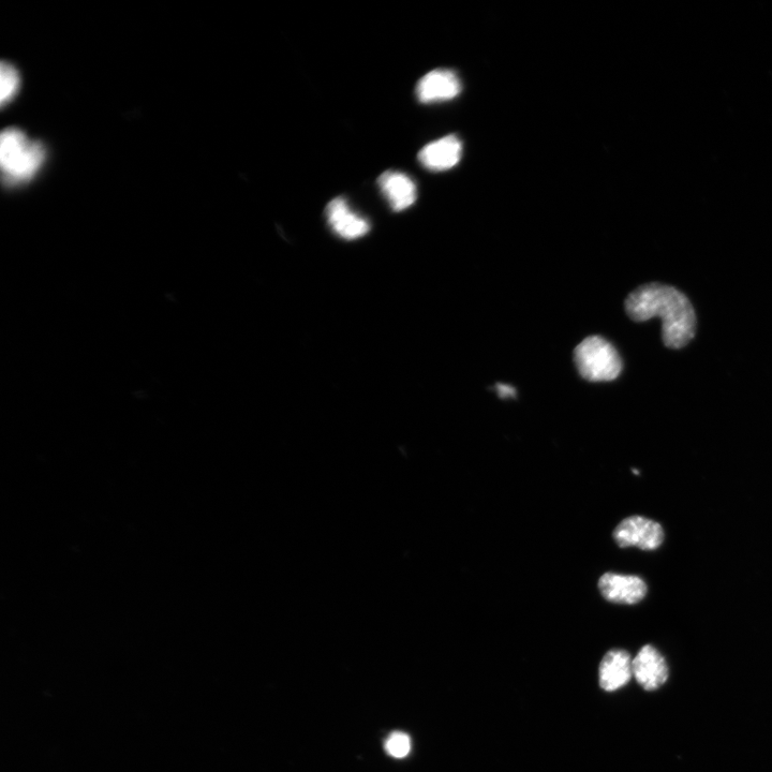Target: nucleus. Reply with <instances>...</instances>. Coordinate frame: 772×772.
I'll return each mask as SVG.
<instances>
[{
	"mask_svg": "<svg viewBox=\"0 0 772 772\" xmlns=\"http://www.w3.org/2000/svg\"><path fill=\"white\" fill-rule=\"evenodd\" d=\"M626 311L635 322L660 318L662 339L667 348H684L695 335L694 308L687 296L673 287L656 282L637 288L628 296Z\"/></svg>",
	"mask_w": 772,
	"mask_h": 772,
	"instance_id": "nucleus-1",
	"label": "nucleus"
},
{
	"mask_svg": "<svg viewBox=\"0 0 772 772\" xmlns=\"http://www.w3.org/2000/svg\"><path fill=\"white\" fill-rule=\"evenodd\" d=\"M46 150L41 143L29 141L20 129L10 128L0 138V163L8 185L32 180L43 165Z\"/></svg>",
	"mask_w": 772,
	"mask_h": 772,
	"instance_id": "nucleus-2",
	"label": "nucleus"
},
{
	"mask_svg": "<svg viewBox=\"0 0 772 772\" xmlns=\"http://www.w3.org/2000/svg\"><path fill=\"white\" fill-rule=\"evenodd\" d=\"M579 375L590 382H608L617 379L622 371V360L616 348L600 336H591L574 351Z\"/></svg>",
	"mask_w": 772,
	"mask_h": 772,
	"instance_id": "nucleus-3",
	"label": "nucleus"
},
{
	"mask_svg": "<svg viewBox=\"0 0 772 772\" xmlns=\"http://www.w3.org/2000/svg\"><path fill=\"white\" fill-rule=\"evenodd\" d=\"M614 540L620 547H636L643 551H655L664 542L663 527L644 516H630L616 527Z\"/></svg>",
	"mask_w": 772,
	"mask_h": 772,
	"instance_id": "nucleus-4",
	"label": "nucleus"
},
{
	"mask_svg": "<svg viewBox=\"0 0 772 772\" xmlns=\"http://www.w3.org/2000/svg\"><path fill=\"white\" fill-rule=\"evenodd\" d=\"M599 589L605 600L625 605L642 602L648 592L647 584L640 576L611 572L601 576Z\"/></svg>",
	"mask_w": 772,
	"mask_h": 772,
	"instance_id": "nucleus-5",
	"label": "nucleus"
},
{
	"mask_svg": "<svg viewBox=\"0 0 772 772\" xmlns=\"http://www.w3.org/2000/svg\"><path fill=\"white\" fill-rule=\"evenodd\" d=\"M326 219L332 230L347 241L361 239L369 230V221L354 213L344 198H336L326 206Z\"/></svg>",
	"mask_w": 772,
	"mask_h": 772,
	"instance_id": "nucleus-6",
	"label": "nucleus"
},
{
	"mask_svg": "<svg viewBox=\"0 0 772 772\" xmlns=\"http://www.w3.org/2000/svg\"><path fill=\"white\" fill-rule=\"evenodd\" d=\"M462 92V83L452 70L428 72L417 85V97L422 103L449 101Z\"/></svg>",
	"mask_w": 772,
	"mask_h": 772,
	"instance_id": "nucleus-7",
	"label": "nucleus"
},
{
	"mask_svg": "<svg viewBox=\"0 0 772 772\" xmlns=\"http://www.w3.org/2000/svg\"><path fill=\"white\" fill-rule=\"evenodd\" d=\"M633 676L647 691H655L661 688L668 678V667L661 652L646 645L633 660Z\"/></svg>",
	"mask_w": 772,
	"mask_h": 772,
	"instance_id": "nucleus-8",
	"label": "nucleus"
},
{
	"mask_svg": "<svg viewBox=\"0 0 772 772\" xmlns=\"http://www.w3.org/2000/svg\"><path fill=\"white\" fill-rule=\"evenodd\" d=\"M462 156V141L456 136H448L424 146L419 153V160L427 170L441 172L458 165Z\"/></svg>",
	"mask_w": 772,
	"mask_h": 772,
	"instance_id": "nucleus-9",
	"label": "nucleus"
},
{
	"mask_svg": "<svg viewBox=\"0 0 772 772\" xmlns=\"http://www.w3.org/2000/svg\"><path fill=\"white\" fill-rule=\"evenodd\" d=\"M378 184L396 213L409 209L418 199L417 185L405 173L386 171L378 178Z\"/></svg>",
	"mask_w": 772,
	"mask_h": 772,
	"instance_id": "nucleus-10",
	"label": "nucleus"
},
{
	"mask_svg": "<svg viewBox=\"0 0 772 772\" xmlns=\"http://www.w3.org/2000/svg\"><path fill=\"white\" fill-rule=\"evenodd\" d=\"M600 686L607 692L625 687L633 676V660L625 650H611L603 658L600 671Z\"/></svg>",
	"mask_w": 772,
	"mask_h": 772,
	"instance_id": "nucleus-11",
	"label": "nucleus"
},
{
	"mask_svg": "<svg viewBox=\"0 0 772 772\" xmlns=\"http://www.w3.org/2000/svg\"><path fill=\"white\" fill-rule=\"evenodd\" d=\"M0 80H2V92H0V98H2V105L5 106L14 96H16L20 86V76L16 68L11 64L3 62L2 69H0Z\"/></svg>",
	"mask_w": 772,
	"mask_h": 772,
	"instance_id": "nucleus-12",
	"label": "nucleus"
},
{
	"mask_svg": "<svg viewBox=\"0 0 772 772\" xmlns=\"http://www.w3.org/2000/svg\"><path fill=\"white\" fill-rule=\"evenodd\" d=\"M385 749L396 759H403L411 750L410 737L405 733L395 732L386 740Z\"/></svg>",
	"mask_w": 772,
	"mask_h": 772,
	"instance_id": "nucleus-13",
	"label": "nucleus"
},
{
	"mask_svg": "<svg viewBox=\"0 0 772 772\" xmlns=\"http://www.w3.org/2000/svg\"><path fill=\"white\" fill-rule=\"evenodd\" d=\"M496 390L499 397L501 398H511V397H515L516 395V390L512 388L511 385H508V384L498 383L496 385Z\"/></svg>",
	"mask_w": 772,
	"mask_h": 772,
	"instance_id": "nucleus-14",
	"label": "nucleus"
}]
</instances>
